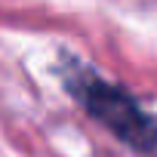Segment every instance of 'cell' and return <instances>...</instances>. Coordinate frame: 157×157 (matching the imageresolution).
Masks as SVG:
<instances>
[{"label":"cell","mask_w":157,"mask_h":157,"mask_svg":"<svg viewBox=\"0 0 157 157\" xmlns=\"http://www.w3.org/2000/svg\"><path fill=\"white\" fill-rule=\"evenodd\" d=\"M65 83L71 96L80 102V108L114 139L139 151L157 148V114L145 111L129 90L105 80L90 68H80L77 62L65 71Z\"/></svg>","instance_id":"obj_1"}]
</instances>
